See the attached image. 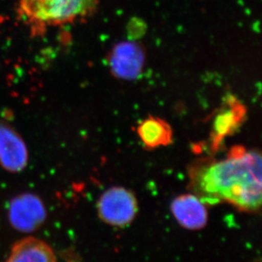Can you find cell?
Listing matches in <instances>:
<instances>
[{"label": "cell", "instance_id": "cell-6", "mask_svg": "<svg viewBox=\"0 0 262 262\" xmlns=\"http://www.w3.org/2000/svg\"><path fill=\"white\" fill-rule=\"evenodd\" d=\"M109 62L115 77L124 80L136 79L144 68V51L135 42H121L114 48Z\"/></svg>", "mask_w": 262, "mask_h": 262}, {"label": "cell", "instance_id": "cell-3", "mask_svg": "<svg viewBox=\"0 0 262 262\" xmlns=\"http://www.w3.org/2000/svg\"><path fill=\"white\" fill-rule=\"evenodd\" d=\"M98 211L100 219L110 225H128L138 212L136 197L126 188L113 187L107 189L99 198Z\"/></svg>", "mask_w": 262, "mask_h": 262}, {"label": "cell", "instance_id": "cell-8", "mask_svg": "<svg viewBox=\"0 0 262 262\" xmlns=\"http://www.w3.org/2000/svg\"><path fill=\"white\" fill-rule=\"evenodd\" d=\"M7 261H56L55 254L47 243L33 237H23L12 245Z\"/></svg>", "mask_w": 262, "mask_h": 262}, {"label": "cell", "instance_id": "cell-10", "mask_svg": "<svg viewBox=\"0 0 262 262\" xmlns=\"http://www.w3.org/2000/svg\"><path fill=\"white\" fill-rule=\"evenodd\" d=\"M228 104L229 108L218 115L214 121L211 140L214 149H216L223 139L238 126L245 114V108L236 99H229Z\"/></svg>", "mask_w": 262, "mask_h": 262}, {"label": "cell", "instance_id": "cell-4", "mask_svg": "<svg viewBox=\"0 0 262 262\" xmlns=\"http://www.w3.org/2000/svg\"><path fill=\"white\" fill-rule=\"evenodd\" d=\"M47 212L42 200L33 193H23L10 201L9 220L21 233H32L45 223Z\"/></svg>", "mask_w": 262, "mask_h": 262}, {"label": "cell", "instance_id": "cell-1", "mask_svg": "<svg viewBox=\"0 0 262 262\" xmlns=\"http://www.w3.org/2000/svg\"><path fill=\"white\" fill-rule=\"evenodd\" d=\"M261 156L234 147L222 161H203L189 170L191 189L205 204L227 202L255 212L261 205Z\"/></svg>", "mask_w": 262, "mask_h": 262}, {"label": "cell", "instance_id": "cell-9", "mask_svg": "<svg viewBox=\"0 0 262 262\" xmlns=\"http://www.w3.org/2000/svg\"><path fill=\"white\" fill-rule=\"evenodd\" d=\"M137 134L145 147L156 148L167 146L172 142V129L166 121L156 117H148L139 123Z\"/></svg>", "mask_w": 262, "mask_h": 262}, {"label": "cell", "instance_id": "cell-2", "mask_svg": "<svg viewBox=\"0 0 262 262\" xmlns=\"http://www.w3.org/2000/svg\"><path fill=\"white\" fill-rule=\"evenodd\" d=\"M96 6L97 0H18L20 16L38 31L87 17Z\"/></svg>", "mask_w": 262, "mask_h": 262}, {"label": "cell", "instance_id": "cell-7", "mask_svg": "<svg viewBox=\"0 0 262 262\" xmlns=\"http://www.w3.org/2000/svg\"><path fill=\"white\" fill-rule=\"evenodd\" d=\"M171 210L176 220L186 229L199 230L207 223L205 204L195 194L178 196L172 201Z\"/></svg>", "mask_w": 262, "mask_h": 262}, {"label": "cell", "instance_id": "cell-5", "mask_svg": "<svg viewBox=\"0 0 262 262\" xmlns=\"http://www.w3.org/2000/svg\"><path fill=\"white\" fill-rule=\"evenodd\" d=\"M28 162V151L20 134L10 124L0 121V165L10 172H20Z\"/></svg>", "mask_w": 262, "mask_h": 262}]
</instances>
